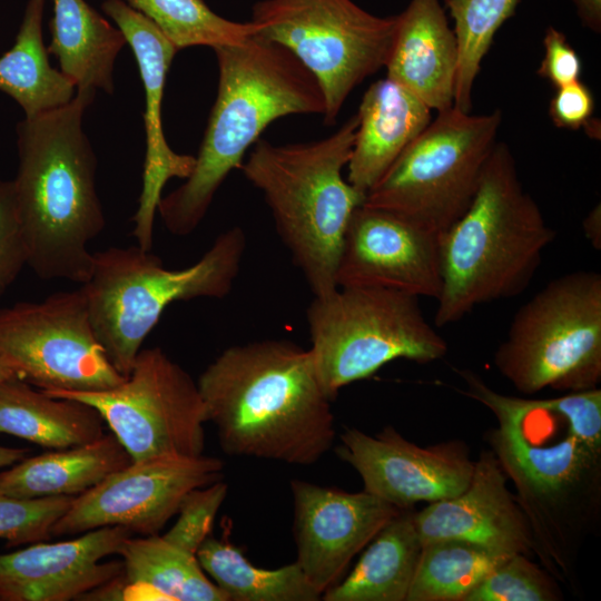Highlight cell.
<instances>
[{
    "label": "cell",
    "mask_w": 601,
    "mask_h": 601,
    "mask_svg": "<svg viewBox=\"0 0 601 601\" xmlns=\"http://www.w3.org/2000/svg\"><path fill=\"white\" fill-rule=\"evenodd\" d=\"M197 386L227 455L312 465L334 444L332 400L309 348L292 341L229 346Z\"/></svg>",
    "instance_id": "obj_1"
},
{
    "label": "cell",
    "mask_w": 601,
    "mask_h": 601,
    "mask_svg": "<svg viewBox=\"0 0 601 601\" xmlns=\"http://www.w3.org/2000/svg\"><path fill=\"white\" fill-rule=\"evenodd\" d=\"M95 88L17 125L19 166L12 180L28 266L42 279L80 285L91 274L89 244L106 225L96 189L97 159L82 130Z\"/></svg>",
    "instance_id": "obj_2"
},
{
    "label": "cell",
    "mask_w": 601,
    "mask_h": 601,
    "mask_svg": "<svg viewBox=\"0 0 601 601\" xmlns=\"http://www.w3.org/2000/svg\"><path fill=\"white\" fill-rule=\"evenodd\" d=\"M214 51L217 96L194 168L157 208L166 229L176 236H187L199 226L218 188L240 168L247 149L269 124L288 115L325 112L314 76L278 43L256 33Z\"/></svg>",
    "instance_id": "obj_3"
},
{
    "label": "cell",
    "mask_w": 601,
    "mask_h": 601,
    "mask_svg": "<svg viewBox=\"0 0 601 601\" xmlns=\"http://www.w3.org/2000/svg\"><path fill=\"white\" fill-rule=\"evenodd\" d=\"M554 239L509 146L496 142L471 205L439 235L442 290L434 324H453L479 305L520 295Z\"/></svg>",
    "instance_id": "obj_4"
},
{
    "label": "cell",
    "mask_w": 601,
    "mask_h": 601,
    "mask_svg": "<svg viewBox=\"0 0 601 601\" xmlns=\"http://www.w3.org/2000/svg\"><path fill=\"white\" fill-rule=\"evenodd\" d=\"M357 116L311 142L274 145L258 139L240 169L257 188L276 231L314 296L333 292L344 236L365 196L343 177Z\"/></svg>",
    "instance_id": "obj_5"
},
{
    "label": "cell",
    "mask_w": 601,
    "mask_h": 601,
    "mask_svg": "<svg viewBox=\"0 0 601 601\" xmlns=\"http://www.w3.org/2000/svg\"><path fill=\"white\" fill-rule=\"evenodd\" d=\"M246 234L234 226L183 269H168L138 245L93 253L89 279L80 286L93 333L112 366L127 376L140 347L168 305L224 298L233 289L246 250Z\"/></svg>",
    "instance_id": "obj_6"
},
{
    "label": "cell",
    "mask_w": 601,
    "mask_h": 601,
    "mask_svg": "<svg viewBox=\"0 0 601 601\" xmlns=\"http://www.w3.org/2000/svg\"><path fill=\"white\" fill-rule=\"evenodd\" d=\"M487 440L515 486L534 555L555 579L572 582L579 553L601 520V450L565 435L548 444L516 421L495 416Z\"/></svg>",
    "instance_id": "obj_7"
},
{
    "label": "cell",
    "mask_w": 601,
    "mask_h": 601,
    "mask_svg": "<svg viewBox=\"0 0 601 601\" xmlns=\"http://www.w3.org/2000/svg\"><path fill=\"white\" fill-rule=\"evenodd\" d=\"M306 321L316 373L332 401L342 387L394 359L426 364L449 349L424 317L418 297L394 289L337 287L314 296Z\"/></svg>",
    "instance_id": "obj_8"
},
{
    "label": "cell",
    "mask_w": 601,
    "mask_h": 601,
    "mask_svg": "<svg viewBox=\"0 0 601 601\" xmlns=\"http://www.w3.org/2000/svg\"><path fill=\"white\" fill-rule=\"evenodd\" d=\"M521 393L580 392L601 381V275L575 270L550 280L515 313L494 353Z\"/></svg>",
    "instance_id": "obj_9"
},
{
    "label": "cell",
    "mask_w": 601,
    "mask_h": 601,
    "mask_svg": "<svg viewBox=\"0 0 601 601\" xmlns=\"http://www.w3.org/2000/svg\"><path fill=\"white\" fill-rule=\"evenodd\" d=\"M502 112L472 115L454 107L404 149L365 195L363 205L393 213L440 235L469 208L496 141Z\"/></svg>",
    "instance_id": "obj_10"
},
{
    "label": "cell",
    "mask_w": 601,
    "mask_h": 601,
    "mask_svg": "<svg viewBox=\"0 0 601 601\" xmlns=\"http://www.w3.org/2000/svg\"><path fill=\"white\" fill-rule=\"evenodd\" d=\"M250 21L258 36L286 48L314 76L326 125L355 87L385 67L396 27V16H374L352 0H262Z\"/></svg>",
    "instance_id": "obj_11"
},
{
    "label": "cell",
    "mask_w": 601,
    "mask_h": 601,
    "mask_svg": "<svg viewBox=\"0 0 601 601\" xmlns=\"http://www.w3.org/2000/svg\"><path fill=\"white\" fill-rule=\"evenodd\" d=\"M43 392L95 407L132 461L204 453L207 420L197 382L160 347L140 349L112 388Z\"/></svg>",
    "instance_id": "obj_12"
},
{
    "label": "cell",
    "mask_w": 601,
    "mask_h": 601,
    "mask_svg": "<svg viewBox=\"0 0 601 601\" xmlns=\"http://www.w3.org/2000/svg\"><path fill=\"white\" fill-rule=\"evenodd\" d=\"M0 357L48 392L104 391L126 378L98 342L80 287L0 308Z\"/></svg>",
    "instance_id": "obj_13"
},
{
    "label": "cell",
    "mask_w": 601,
    "mask_h": 601,
    "mask_svg": "<svg viewBox=\"0 0 601 601\" xmlns=\"http://www.w3.org/2000/svg\"><path fill=\"white\" fill-rule=\"evenodd\" d=\"M223 469L221 460L204 454L132 461L75 496L51 534H80L102 526H124L134 535L158 534L177 514L184 496L221 480Z\"/></svg>",
    "instance_id": "obj_14"
},
{
    "label": "cell",
    "mask_w": 601,
    "mask_h": 601,
    "mask_svg": "<svg viewBox=\"0 0 601 601\" xmlns=\"http://www.w3.org/2000/svg\"><path fill=\"white\" fill-rule=\"evenodd\" d=\"M337 454L359 474L364 491L401 510L459 495L474 470L464 442L420 446L393 426L375 435L346 428Z\"/></svg>",
    "instance_id": "obj_15"
},
{
    "label": "cell",
    "mask_w": 601,
    "mask_h": 601,
    "mask_svg": "<svg viewBox=\"0 0 601 601\" xmlns=\"http://www.w3.org/2000/svg\"><path fill=\"white\" fill-rule=\"evenodd\" d=\"M335 282L337 287H380L437 299L439 235L362 204L349 219Z\"/></svg>",
    "instance_id": "obj_16"
},
{
    "label": "cell",
    "mask_w": 601,
    "mask_h": 601,
    "mask_svg": "<svg viewBox=\"0 0 601 601\" xmlns=\"http://www.w3.org/2000/svg\"><path fill=\"white\" fill-rule=\"evenodd\" d=\"M296 562L322 594L401 509L366 492L292 480Z\"/></svg>",
    "instance_id": "obj_17"
},
{
    "label": "cell",
    "mask_w": 601,
    "mask_h": 601,
    "mask_svg": "<svg viewBox=\"0 0 601 601\" xmlns=\"http://www.w3.org/2000/svg\"><path fill=\"white\" fill-rule=\"evenodd\" d=\"M101 9L116 22L131 47L145 89L142 188L131 220L135 223L132 235L137 245L151 250L155 215L164 186L173 177L186 179L195 165V156L177 154L169 147L161 125L167 72L178 50L147 17L126 1L105 0Z\"/></svg>",
    "instance_id": "obj_18"
},
{
    "label": "cell",
    "mask_w": 601,
    "mask_h": 601,
    "mask_svg": "<svg viewBox=\"0 0 601 601\" xmlns=\"http://www.w3.org/2000/svg\"><path fill=\"white\" fill-rule=\"evenodd\" d=\"M131 535L124 526H102L0 554V601H69L91 593L122 575V561L101 560Z\"/></svg>",
    "instance_id": "obj_19"
},
{
    "label": "cell",
    "mask_w": 601,
    "mask_h": 601,
    "mask_svg": "<svg viewBox=\"0 0 601 601\" xmlns=\"http://www.w3.org/2000/svg\"><path fill=\"white\" fill-rule=\"evenodd\" d=\"M506 481L494 453L482 451L463 492L414 513L422 544L456 539L508 554L534 555L532 531Z\"/></svg>",
    "instance_id": "obj_20"
},
{
    "label": "cell",
    "mask_w": 601,
    "mask_h": 601,
    "mask_svg": "<svg viewBox=\"0 0 601 601\" xmlns=\"http://www.w3.org/2000/svg\"><path fill=\"white\" fill-rule=\"evenodd\" d=\"M457 42L440 0H411L396 16L386 77L431 110L453 107Z\"/></svg>",
    "instance_id": "obj_21"
},
{
    "label": "cell",
    "mask_w": 601,
    "mask_h": 601,
    "mask_svg": "<svg viewBox=\"0 0 601 601\" xmlns=\"http://www.w3.org/2000/svg\"><path fill=\"white\" fill-rule=\"evenodd\" d=\"M431 109L390 78L373 82L356 114L347 181L366 195L432 120Z\"/></svg>",
    "instance_id": "obj_22"
},
{
    "label": "cell",
    "mask_w": 601,
    "mask_h": 601,
    "mask_svg": "<svg viewBox=\"0 0 601 601\" xmlns=\"http://www.w3.org/2000/svg\"><path fill=\"white\" fill-rule=\"evenodd\" d=\"M105 425L85 402L51 396L17 375L0 382V434L61 450L100 439Z\"/></svg>",
    "instance_id": "obj_23"
},
{
    "label": "cell",
    "mask_w": 601,
    "mask_h": 601,
    "mask_svg": "<svg viewBox=\"0 0 601 601\" xmlns=\"http://www.w3.org/2000/svg\"><path fill=\"white\" fill-rule=\"evenodd\" d=\"M132 462L112 434L79 446L24 457L0 472V493L20 497L78 496Z\"/></svg>",
    "instance_id": "obj_24"
},
{
    "label": "cell",
    "mask_w": 601,
    "mask_h": 601,
    "mask_svg": "<svg viewBox=\"0 0 601 601\" xmlns=\"http://www.w3.org/2000/svg\"><path fill=\"white\" fill-rule=\"evenodd\" d=\"M414 513L401 510L365 546L352 572L327 589L325 601H406L422 552Z\"/></svg>",
    "instance_id": "obj_25"
},
{
    "label": "cell",
    "mask_w": 601,
    "mask_h": 601,
    "mask_svg": "<svg viewBox=\"0 0 601 601\" xmlns=\"http://www.w3.org/2000/svg\"><path fill=\"white\" fill-rule=\"evenodd\" d=\"M47 51L57 57L60 71L77 89L114 92L115 60L127 43L125 36L85 0H52Z\"/></svg>",
    "instance_id": "obj_26"
},
{
    "label": "cell",
    "mask_w": 601,
    "mask_h": 601,
    "mask_svg": "<svg viewBox=\"0 0 601 601\" xmlns=\"http://www.w3.org/2000/svg\"><path fill=\"white\" fill-rule=\"evenodd\" d=\"M45 0H29L14 45L0 57V90L27 118L68 104L75 83L52 68L42 38Z\"/></svg>",
    "instance_id": "obj_27"
},
{
    "label": "cell",
    "mask_w": 601,
    "mask_h": 601,
    "mask_svg": "<svg viewBox=\"0 0 601 601\" xmlns=\"http://www.w3.org/2000/svg\"><path fill=\"white\" fill-rule=\"evenodd\" d=\"M126 584L147 587L169 600L228 601L201 569L197 556L161 535L126 539L118 550Z\"/></svg>",
    "instance_id": "obj_28"
},
{
    "label": "cell",
    "mask_w": 601,
    "mask_h": 601,
    "mask_svg": "<svg viewBox=\"0 0 601 601\" xmlns=\"http://www.w3.org/2000/svg\"><path fill=\"white\" fill-rule=\"evenodd\" d=\"M197 560L228 601H317L322 593L295 561L277 569L253 565L227 538L209 535L196 552Z\"/></svg>",
    "instance_id": "obj_29"
},
{
    "label": "cell",
    "mask_w": 601,
    "mask_h": 601,
    "mask_svg": "<svg viewBox=\"0 0 601 601\" xmlns=\"http://www.w3.org/2000/svg\"><path fill=\"white\" fill-rule=\"evenodd\" d=\"M508 555L464 540L424 543L406 601H465Z\"/></svg>",
    "instance_id": "obj_30"
},
{
    "label": "cell",
    "mask_w": 601,
    "mask_h": 601,
    "mask_svg": "<svg viewBox=\"0 0 601 601\" xmlns=\"http://www.w3.org/2000/svg\"><path fill=\"white\" fill-rule=\"evenodd\" d=\"M520 0H444L454 21L459 60L453 107L471 112L472 91L483 58L502 24L514 16Z\"/></svg>",
    "instance_id": "obj_31"
},
{
    "label": "cell",
    "mask_w": 601,
    "mask_h": 601,
    "mask_svg": "<svg viewBox=\"0 0 601 601\" xmlns=\"http://www.w3.org/2000/svg\"><path fill=\"white\" fill-rule=\"evenodd\" d=\"M147 17L177 49L214 48L245 41L258 32L253 22H235L214 12L204 0H126Z\"/></svg>",
    "instance_id": "obj_32"
},
{
    "label": "cell",
    "mask_w": 601,
    "mask_h": 601,
    "mask_svg": "<svg viewBox=\"0 0 601 601\" xmlns=\"http://www.w3.org/2000/svg\"><path fill=\"white\" fill-rule=\"evenodd\" d=\"M562 593L555 579L522 553L497 563L465 601H558Z\"/></svg>",
    "instance_id": "obj_33"
},
{
    "label": "cell",
    "mask_w": 601,
    "mask_h": 601,
    "mask_svg": "<svg viewBox=\"0 0 601 601\" xmlns=\"http://www.w3.org/2000/svg\"><path fill=\"white\" fill-rule=\"evenodd\" d=\"M73 499L70 495L20 499L0 493V539L8 546L49 540L55 523Z\"/></svg>",
    "instance_id": "obj_34"
},
{
    "label": "cell",
    "mask_w": 601,
    "mask_h": 601,
    "mask_svg": "<svg viewBox=\"0 0 601 601\" xmlns=\"http://www.w3.org/2000/svg\"><path fill=\"white\" fill-rule=\"evenodd\" d=\"M228 492L221 480L189 491L178 509L175 524L161 535L174 545L196 555L211 535L214 521Z\"/></svg>",
    "instance_id": "obj_35"
},
{
    "label": "cell",
    "mask_w": 601,
    "mask_h": 601,
    "mask_svg": "<svg viewBox=\"0 0 601 601\" xmlns=\"http://www.w3.org/2000/svg\"><path fill=\"white\" fill-rule=\"evenodd\" d=\"M28 265L12 180L0 179V296Z\"/></svg>",
    "instance_id": "obj_36"
},
{
    "label": "cell",
    "mask_w": 601,
    "mask_h": 601,
    "mask_svg": "<svg viewBox=\"0 0 601 601\" xmlns=\"http://www.w3.org/2000/svg\"><path fill=\"white\" fill-rule=\"evenodd\" d=\"M544 56L538 75L555 89L580 80L582 61L565 35L550 26L543 37Z\"/></svg>",
    "instance_id": "obj_37"
},
{
    "label": "cell",
    "mask_w": 601,
    "mask_h": 601,
    "mask_svg": "<svg viewBox=\"0 0 601 601\" xmlns=\"http://www.w3.org/2000/svg\"><path fill=\"white\" fill-rule=\"evenodd\" d=\"M593 111V95L581 80L556 88L549 106L552 122L569 130L587 127Z\"/></svg>",
    "instance_id": "obj_38"
},
{
    "label": "cell",
    "mask_w": 601,
    "mask_h": 601,
    "mask_svg": "<svg viewBox=\"0 0 601 601\" xmlns=\"http://www.w3.org/2000/svg\"><path fill=\"white\" fill-rule=\"evenodd\" d=\"M581 23L595 33L601 31V0H572Z\"/></svg>",
    "instance_id": "obj_39"
},
{
    "label": "cell",
    "mask_w": 601,
    "mask_h": 601,
    "mask_svg": "<svg viewBox=\"0 0 601 601\" xmlns=\"http://www.w3.org/2000/svg\"><path fill=\"white\" fill-rule=\"evenodd\" d=\"M583 231L585 238L595 249L601 248V209L598 204L584 218Z\"/></svg>",
    "instance_id": "obj_40"
},
{
    "label": "cell",
    "mask_w": 601,
    "mask_h": 601,
    "mask_svg": "<svg viewBox=\"0 0 601 601\" xmlns=\"http://www.w3.org/2000/svg\"><path fill=\"white\" fill-rule=\"evenodd\" d=\"M27 453H29L28 449H14L0 445V470L12 466L23 460Z\"/></svg>",
    "instance_id": "obj_41"
},
{
    "label": "cell",
    "mask_w": 601,
    "mask_h": 601,
    "mask_svg": "<svg viewBox=\"0 0 601 601\" xmlns=\"http://www.w3.org/2000/svg\"><path fill=\"white\" fill-rule=\"evenodd\" d=\"M16 375V372L0 357V382Z\"/></svg>",
    "instance_id": "obj_42"
}]
</instances>
